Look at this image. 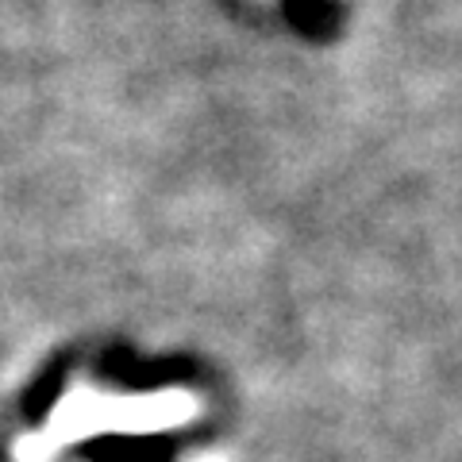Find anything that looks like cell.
<instances>
[{
  "mask_svg": "<svg viewBox=\"0 0 462 462\" xmlns=\"http://www.w3.org/2000/svg\"><path fill=\"white\" fill-rule=\"evenodd\" d=\"M200 404L185 389H162V393H135V397H112L89 385H74L58 401L42 431H32L16 443V462H51L62 447L120 431V436H147V431H166L185 420H193Z\"/></svg>",
  "mask_w": 462,
  "mask_h": 462,
  "instance_id": "cell-1",
  "label": "cell"
}]
</instances>
